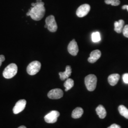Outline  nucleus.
<instances>
[{
    "mask_svg": "<svg viewBox=\"0 0 128 128\" xmlns=\"http://www.w3.org/2000/svg\"><path fill=\"white\" fill-rule=\"evenodd\" d=\"M44 3L42 2H36L35 6L32 7L28 10L27 16H30L34 20L38 21L43 18L46 10L44 7Z\"/></svg>",
    "mask_w": 128,
    "mask_h": 128,
    "instance_id": "nucleus-1",
    "label": "nucleus"
},
{
    "mask_svg": "<svg viewBox=\"0 0 128 128\" xmlns=\"http://www.w3.org/2000/svg\"><path fill=\"white\" fill-rule=\"evenodd\" d=\"M97 78L94 74H90L86 76L84 79V83L87 90L89 91H94L96 87Z\"/></svg>",
    "mask_w": 128,
    "mask_h": 128,
    "instance_id": "nucleus-2",
    "label": "nucleus"
},
{
    "mask_svg": "<svg viewBox=\"0 0 128 128\" xmlns=\"http://www.w3.org/2000/svg\"><path fill=\"white\" fill-rule=\"evenodd\" d=\"M18 71L17 66L14 63L9 64L3 72V76L6 79H10L14 78Z\"/></svg>",
    "mask_w": 128,
    "mask_h": 128,
    "instance_id": "nucleus-3",
    "label": "nucleus"
},
{
    "mask_svg": "<svg viewBox=\"0 0 128 128\" xmlns=\"http://www.w3.org/2000/svg\"><path fill=\"white\" fill-rule=\"evenodd\" d=\"M41 66V63L39 61H33L28 66L27 68V73L31 76L35 75L40 71Z\"/></svg>",
    "mask_w": 128,
    "mask_h": 128,
    "instance_id": "nucleus-4",
    "label": "nucleus"
},
{
    "mask_svg": "<svg viewBox=\"0 0 128 128\" xmlns=\"http://www.w3.org/2000/svg\"><path fill=\"white\" fill-rule=\"evenodd\" d=\"M46 24L47 25V28L51 32H55L58 30V25L55 20V17L53 15L48 16L45 20Z\"/></svg>",
    "mask_w": 128,
    "mask_h": 128,
    "instance_id": "nucleus-5",
    "label": "nucleus"
},
{
    "mask_svg": "<svg viewBox=\"0 0 128 128\" xmlns=\"http://www.w3.org/2000/svg\"><path fill=\"white\" fill-rule=\"evenodd\" d=\"M60 113L57 110H52L44 117L45 120L48 124H54L56 122Z\"/></svg>",
    "mask_w": 128,
    "mask_h": 128,
    "instance_id": "nucleus-6",
    "label": "nucleus"
},
{
    "mask_svg": "<svg viewBox=\"0 0 128 128\" xmlns=\"http://www.w3.org/2000/svg\"><path fill=\"white\" fill-rule=\"evenodd\" d=\"M90 8V6L88 4H84L80 6L76 10V15L80 18L86 16L89 13Z\"/></svg>",
    "mask_w": 128,
    "mask_h": 128,
    "instance_id": "nucleus-7",
    "label": "nucleus"
},
{
    "mask_svg": "<svg viewBox=\"0 0 128 128\" xmlns=\"http://www.w3.org/2000/svg\"><path fill=\"white\" fill-rule=\"evenodd\" d=\"M63 92L61 89L56 88L52 89L49 92L48 94V96L51 99H58L62 98L63 96Z\"/></svg>",
    "mask_w": 128,
    "mask_h": 128,
    "instance_id": "nucleus-8",
    "label": "nucleus"
},
{
    "mask_svg": "<svg viewBox=\"0 0 128 128\" xmlns=\"http://www.w3.org/2000/svg\"><path fill=\"white\" fill-rule=\"evenodd\" d=\"M26 104L27 102L24 99L20 100L18 101L13 108L14 114H17L23 111L26 107Z\"/></svg>",
    "mask_w": 128,
    "mask_h": 128,
    "instance_id": "nucleus-9",
    "label": "nucleus"
},
{
    "mask_svg": "<svg viewBox=\"0 0 128 128\" xmlns=\"http://www.w3.org/2000/svg\"><path fill=\"white\" fill-rule=\"evenodd\" d=\"M68 50L69 53L73 56H76L78 55V52L79 51V48L78 43L75 40H73L69 43Z\"/></svg>",
    "mask_w": 128,
    "mask_h": 128,
    "instance_id": "nucleus-10",
    "label": "nucleus"
},
{
    "mask_svg": "<svg viewBox=\"0 0 128 128\" xmlns=\"http://www.w3.org/2000/svg\"><path fill=\"white\" fill-rule=\"evenodd\" d=\"M101 56V52L99 50H95L92 51L90 57L88 58L89 63H94L99 60Z\"/></svg>",
    "mask_w": 128,
    "mask_h": 128,
    "instance_id": "nucleus-11",
    "label": "nucleus"
},
{
    "mask_svg": "<svg viewBox=\"0 0 128 128\" xmlns=\"http://www.w3.org/2000/svg\"><path fill=\"white\" fill-rule=\"evenodd\" d=\"M72 73V69L70 66H67L66 68V70L64 72H60V78L61 80L64 81L68 78L69 76H70Z\"/></svg>",
    "mask_w": 128,
    "mask_h": 128,
    "instance_id": "nucleus-12",
    "label": "nucleus"
},
{
    "mask_svg": "<svg viewBox=\"0 0 128 128\" xmlns=\"http://www.w3.org/2000/svg\"><path fill=\"white\" fill-rule=\"evenodd\" d=\"M120 78V76L118 74H112L108 78V81L110 86H114L117 84Z\"/></svg>",
    "mask_w": 128,
    "mask_h": 128,
    "instance_id": "nucleus-13",
    "label": "nucleus"
},
{
    "mask_svg": "<svg viewBox=\"0 0 128 128\" xmlns=\"http://www.w3.org/2000/svg\"><path fill=\"white\" fill-rule=\"evenodd\" d=\"M96 113L101 119H104L107 115V112L104 107L102 105H99L96 109Z\"/></svg>",
    "mask_w": 128,
    "mask_h": 128,
    "instance_id": "nucleus-14",
    "label": "nucleus"
},
{
    "mask_svg": "<svg viewBox=\"0 0 128 128\" xmlns=\"http://www.w3.org/2000/svg\"><path fill=\"white\" fill-rule=\"evenodd\" d=\"M124 22L122 20H120L119 21L115 22L114 24V30L118 33H120L122 32L124 28Z\"/></svg>",
    "mask_w": 128,
    "mask_h": 128,
    "instance_id": "nucleus-15",
    "label": "nucleus"
},
{
    "mask_svg": "<svg viewBox=\"0 0 128 128\" xmlns=\"http://www.w3.org/2000/svg\"><path fill=\"white\" fill-rule=\"evenodd\" d=\"M84 110L81 107H77L74 109L72 113V117L74 119H78L82 117Z\"/></svg>",
    "mask_w": 128,
    "mask_h": 128,
    "instance_id": "nucleus-16",
    "label": "nucleus"
},
{
    "mask_svg": "<svg viewBox=\"0 0 128 128\" xmlns=\"http://www.w3.org/2000/svg\"><path fill=\"white\" fill-rule=\"evenodd\" d=\"M74 85V82L72 79L68 78L66 81L64 82V86L66 88L65 91H68L70 90L72 87H73Z\"/></svg>",
    "mask_w": 128,
    "mask_h": 128,
    "instance_id": "nucleus-17",
    "label": "nucleus"
},
{
    "mask_svg": "<svg viewBox=\"0 0 128 128\" xmlns=\"http://www.w3.org/2000/svg\"><path fill=\"white\" fill-rule=\"evenodd\" d=\"M119 112L121 115L128 119V109L124 105H120L118 107Z\"/></svg>",
    "mask_w": 128,
    "mask_h": 128,
    "instance_id": "nucleus-18",
    "label": "nucleus"
},
{
    "mask_svg": "<svg viewBox=\"0 0 128 128\" xmlns=\"http://www.w3.org/2000/svg\"><path fill=\"white\" fill-rule=\"evenodd\" d=\"M92 40L94 42H98L101 40L100 34L99 32H93L92 34Z\"/></svg>",
    "mask_w": 128,
    "mask_h": 128,
    "instance_id": "nucleus-19",
    "label": "nucleus"
},
{
    "mask_svg": "<svg viewBox=\"0 0 128 128\" xmlns=\"http://www.w3.org/2000/svg\"><path fill=\"white\" fill-rule=\"evenodd\" d=\"M105 2L107 4H111L112 6H118L120 4L119 0H105Z\"/></svg>",
    "mask_w": 128,
    "mask_h": 128,
    "instance_id": "nucleus-20",
    "label": "nucleus"
},
{
    "mask_svg": "<svg viewBox=\"0 0 128 128\" xmlns=\"http://www.w3.org/2000/svg\"><path fill=\"white\" fill-rule=\"evenodd\" d=\"M122 32L124 36L128 38V25H126L123 28Z\"/></svg>",
    "mask_w": 128,
    "mask_h": 128,
    "instance_id": "nucleus-21",
    "label": "nucleus"
},
{
    "mask_svg": "<svg viewBox=\"0 0 128 128\" xmlns=\"http://www.w3.org/2000/svg\"><path fill=\"white\" fill-rule=\"evenodd\" d=\"M122 79L124 83L128 84V73L124 74L122 76Z\"/></svg>",
    "mask_w": 128,
    "mask_h": 128,
    "instance_id": "nucleus-22",
    "label": "nucleus"
},
{
    "mask_svg": "<svg viewBox=\"0 0 128 128\" xmlns=\"http://www.w3.org/2000/svg\"><path fill=\"white\" fill-rule=\"evenodd\" d=\"M107 128H121V127L116 124H112V125H111L110 127H108Z\"/></svg>",
    "mask_w": 128,
    "mask_h": 128,
    "instance_id": "nucleus-23",
    "label": "nucleus"
},
{
    "mask_svg": "<svg viewBox=\"0 0 128 128\" xmlns=\"http://www.w3.org/2000/svg\"><path fill=\"white\" fill-rule=\"evenodd\" d=\"M5 60V56L4 55H0V66H1L2 63Z\"/></svg>",
    "mask_w": 128,
    "mask_h": 128,
    "instance_id": "nucleus-24",
    "label": "nucleus"
},
{
    "mask_svg": "<svg viewBox=\"0 0 128 128\" xmlns=\"http://www.w3.org/2000/svg\"><path fill=\"white\" fill-rule=\"evenodd\" d=\"M122 9L124 10L126 9L128 12V5H124L122 7Z\"/></svg>",
    "mask_w": 128,
    "mask_h": 128,
    "instance_id": "nucleus-25",
    "label": "nucleus"
},
{
    "mask_svg": "<svg viewBox=\"0 0 128 128\" xmlns=\"http://www.w3.org/2000/svg\"><path fill=\"white\" fill-rule=\"evenodd\" d=\"M18 128H27L25 126H20V127H19Z\"/></svg>",
    "mask_w": 128,
    "mask_h": 128,
    "instance_id": "nucleus-26",
    "label": "nucleus"
},
{
    "mask_svg": "<svg viewBox=\"0 0 128 128\" xmlns=\"http://www.w3.org/2000/svg\"><path fill=\"white\" fill-rule=\"evenodd\" d=\"M44 27L45 28H48V26H47V25H45V26H44Z\"/></svg>",
    "mask_w": 128,
    "mask_h": 128,
    "instance_id": "nucleus-27",
    "label": "nucleus"
}]
</instances>
